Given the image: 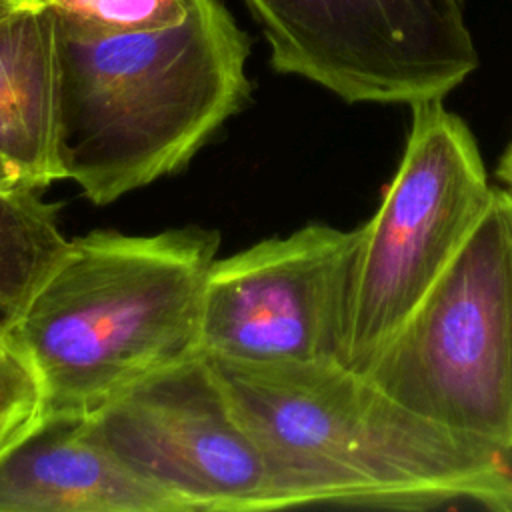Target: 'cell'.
Returning <instances> with one entry per match:
<instances>
[{"instance_id":"obj_6","label":"cell","mask_w":512,"mask_h":512,"mask_svg":"<svg viewBox=\"0 0 512 512\" xmlns=\"http://www.w3.org/2000/svg\"><path fill=\"white\" fill-rule=\"evenodd\" d=\"M280 74L348 104H418L480 64L464 0H246Z\"/></svg>"},{"instance_id":"obj_1","label":"cell","mask_w":512,"mask_h":512,"mask_svg":"<svg viewBox=\"0 0 512 512\" xmlns=\"http://www.w3.org/2000/svg\"><path fill=\"white\" fill-rule=\"evenodd\" d=\"M208 358L262 458L278 510L466 502L512 512L510 454L406 408L364 372L342 362Z\"/></svg>"},{"instance_id":"obj_2","label":"cell","mask_w":512,"mask_h":512,"mask_svg":"<svg viewBox=\"0 0 512 512\" xmlns=\"http://www.w3.org/2000/svg\"><path fill=\"white\" fill-rule=\"evenodd\" d=\"M248 56L250 38L220 0H198L158 30L80 38L58 28L62 180L106 206L178 172L248 100Z\"/></svg>"},{"instance_id":"obj_14","label":"cell","mask_w":512,"mask_h":512,"mask_svg":"<svg viewBox=\"0 0 512 512\" xmlns=\"http://www.w3.org/2000/svg\"><path fill=\"white\" fill-rule=\"evenodd\" d=\"M498 178L506 184L508 190H512V140H510V144L506 146V150H504V154L500 158Z\"/></svg>"},{"instance_id":"obj_4","label":"cell","mask_w":512,"mask_h":512,"mask_svg":"<svg viewBox=\"0 0 512 512\" xmlns=\"http://www.w3.org/2000/svg\"><path fill=\"white\" fill-rule=\"evenodd\" d=\"M406 408L512 456V190L362 370Z\"/></svg>"},{"instance_id":"obj_3","label":"cell","mask_w":512,"mask_h":512,"mask_svg":"<svg viewBox=\"0 0 512 512\" xmlns=\"http://www.w3.org/2000/svg\"><path fill=\"white\" fill-rule=\"evenodd\" d=\"M218 248V230L202 226L70 238L10 342L38 380L44 414L88 416L198 352L202 290Z\"/></svg>"},{"instance_id":"obj_7","label":"cell","mask_w":512,"mask_h":512,"mask_svg":"<svg viewBox=\"0 0 512 512\" xmlns=\"http://www.w3.org/2000/svg\"><path fill=\"white\" fill-rule=\"evenodd\" d=\"M90 434L178 512L278 510L262 458L198 350L88 414Z\"/></svg>"},{"instance_id":"obj_8","label":"cell","mask_w":512,"mask_h":512,"mask_svg":"<svg viewBox=\"0 0 512 512\" xmlns=\"http://www.w3.org/2000/svg\"><path fill=\"white\" fill-rule=\"evenodd\" d=\"M360 240V226L312 222L216 258L202 290L200 350L252 362H342Z\"/></svg>"},{"instance_id":"obj_9","label":"cell","mask_w":512,"mask_h":512,"mask_svg":"<svg viewBox=\"0 0 512 512\" xmlns=\"http://www.w3.org/2000/svg\"><path fill=\"white\" fill-rule=\"evenodd\" d=\"M0 512H178L88 430V416L44 414L0 454Z\"/></svg>"},{"instance_id":"obj_5","label":"cell","mask_w":512,"mask_h":512,"mask_svg":"<svg viewBox=\"0 0 512 512\" xmlns=\"http://www.w3.org/2000/svg\"><path fill=\"white\" fill-rule=\"evenodd\" d=\"M404 154L364 222L342 362L362 372L484 214L492 186L468 124L442 98L412 104Z\"/></svg>"},{"instance_id":"obj_13","label":"cell","mask_w":512,"mask_h":512,"mask_svg":"<svg viewBox=\"0 0 512 512\" xmlns=\"http://www.w3.org/2000/svg\"><path fill=\"white\" fill-rule=\"evenodd\" d=\"M44 416L36 376L12 350H0V454Z\"/></svg>"},{"instance_id":"obj_16","label":"cell","mask_w":512,"mask_h":512,"mask_svg":"<svg viewBox=\"0 0 512 512\" xmlns=\"http://www.w3.org/2000/svg\"><path fill=\"white\" fill-rule=\"evenodd\" d=\"M36 0H0V20L16 14L18 10L34 4Z\"/></svg>"},{"instance_id":"obj_10","label":"cell","mask_w":512,"mask_h":512,"mask_svg":"<svg viewBox=\"0 0 512 512\" xmlns=\"http://www.w3.org/2000/svg\"><path fill=\"white\" fill-rule=\"evenodd\" d=\"M58 118V24L36 0L0 20V156L30 188L62 180Z\"/></svg>"},{"instance_id":"obj_15","label":"cell","mask_w":512,"mask_h":512,"mask_svg":"<svg viewBox=\"0 0 512 512\" xmlns=\"http://www.w3.org/2000/svg\"><path fill=\"white\" fill-rule=\"evenodd\" d=\"M20 184H24V182L18 176V172L0 156V186H20Z\"/></svg>"},{"instance_id":"obj_12","label":"cell","mask_w":512,"mask_h":512,"mask_svg":"<svg viewBox=\"0 0 512 512\" xmlns=\"http://www.w3.org/2000/svg\"><path fill=\"white\" fill-rule=\"evenodd\" d=\"M52 8L58 28L80 38L176 26L198 0H40Z\"/></svg>"},{"instance_id":"obj_11","label":"cell","mask_w":512,"mask_h":512,"mask_svg":"<svg viewBox=\"0 0 512 512\" xmlns=\"http://www.w3.org/2000/svg\"><path fill=\"white\" fill-rule=\"evenodd\" d=\"M68 242L58 206L46 202L38 188L0 186V350H10L16 326Z\"/></svg>"}]
</instances>
